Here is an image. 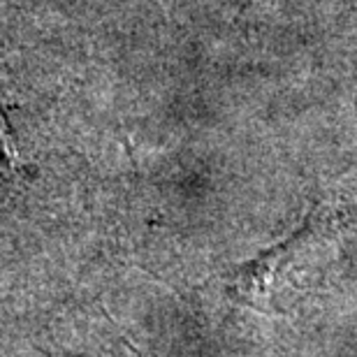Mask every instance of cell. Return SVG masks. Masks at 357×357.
Returning <instances> with one entry per match:
<instances>
[{
    "label": "cell",
    "instance_id": "cell-1",
    "mask_svg": "<svg viewBox=\"0 0 357 357\" xmlns=\"http://www.w3.org/2000/svg\"><path fill=\"white\" fill-rule=\"evenodd\" d=\"M14 165H17V151H14L10 132H7V123L3 114H0V172L3 169H12Z\"/></svg>",
    "mask_w": 357,
    "mask_h": 357
}]
</instances>
